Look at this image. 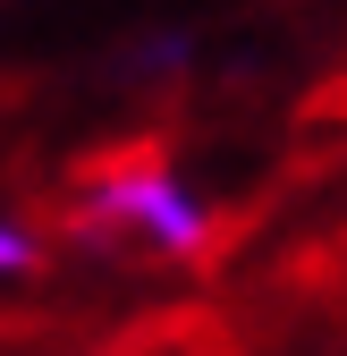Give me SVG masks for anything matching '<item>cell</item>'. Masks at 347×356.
I'll return each instance as SVG.
<instances>
[{"instance_id": "cell-1", "label": "cell", "mask_w": 347, "mask_h": 356, "mask_svg": "<svg viewBox=\"0 0 347 356\" xmlns=\"http://www.w3.org/2000/svg\"><path fill=\"white\" fill-rule=\"evenodd\" d=\"M68 229L85 246H127V254L195 263L212 246V195L169 153H110L102 170H85V187L68 195Z\"/></svg>"}, {"instance_id": "cell-2", "label": "cell", "mask_w": 347, "mask_h": 356, "mask_svg": "<svg viewBox=\"0 0 347 356\" xmlns=\"http://www.w3.org/2000/svg\"><path fill=\"white\" fill-rule=\"evenodd\" d=\"M187 68H195V34H187V26H161V34L127 42V51L110 60V76H119V85H178Z\"/></svg>"}, {"instance_id": "cell-3", "label": "cell", "mask_w": 347, "mask_h": 356, "mask_svg": "<svg viewBox=\"0 0 347 356\" xmlns=\"http://www.w3.org/2000/svg\"><path fill=\"white\" fill-rule=\"evenodd\" d=\"M34 272H42V229L0 204V280H34Z\"/></svg>"}]
</instances>
